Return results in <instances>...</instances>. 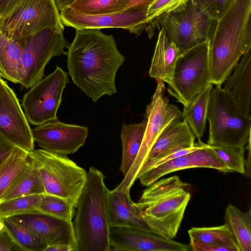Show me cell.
<instances>
[{
	"mask_svg": "<svg viewBox=\"0 0 251 251\" xmlns=\"http://www.w3.org/2000/svg\"><path fill=\"white\" fill-rule=\"evenodd\" d=\"M67 55L68 75L94 102L117 92L116 75L125 57L112 35L100 29H76Z\"/></svg>",
	"mask_w": 251,
	"mask_h": 251,
	"instance_id": "6da1fadb",
	"label": "cell"
},
{
	"mask_svg": "<svg viewBox=\"0 0 251 251\" xmlns=\"http://www.w3.org/2000/svg\"><path fill=\"white\" fill-rule=\"evenodd\" d=\"M251 0H236L215 22L207 40L210 82L222 85L251 50Z\"/></svg>",
	"mask_w": 251,
	"mask_h": 251,
	"instance_id": "7a4b0ae2",
	"label": "cell"
},
{
	"mask_svg": "<svg viewBox=\"0 0 251 251\" xmlns=\"http://www.w3.org/2000/svg\"><path fill=\"white\" fill-rule=\"evenodd\" d=\"M104 179L100 170L90 167L73 222L75 251L111 250L106 206L108 189Z\"/></svg>",
	"mask_w": 251,
	"mask_h": 251,
	"instance_id": "3957f363",
	"label": "cell"
},
{
	"mask_svg": "<svg viewBox=\"0 0 251 251\" xmlns=\"http://www.w3.org/2000/svg\"><path fill=\"white\" fill-rule=\"evenodd\" d=\"M190 198V185L174 176L148 186L136 204L144 221L153 233L173 239Z\"/></svg>",
	"mask_w": 251,
	"mask_h": 251,
	"instance_id": "277c9868",
	"label": "cell"
},
{
	"mask_svg": "<svg viewBox=\"0 0 251 251\" xmlns=\"http://www.w3.org/2000/svg\"><path fill=\"white\" fill-rule=\"evenodd\" d=\"M207 145L245 148L251 141V118L244 115L232 95L216 85L208 101Z\"/></svg>",
	"mask_w": 251,
	"mask_h": 251,
	"instance_id": "5b68a950",
	"label": "cell"
},
{
	"mask_svg": "<svg viewBox=\"0 0 251 251\" xmlns=\"http://www.w3.org/2000/svg\"><path fill=\"white\" fill-rule=\"evenodd\" d=\"M28 155L39 173L45 194L64 198L75 208L87 180L85 170L67 155L43 149H34Z\"/></svg>",
	"mask_w": 251,
	"mask_h": 251,
	"instance_id": "8992f818",
	"label": "cell"
},
{
	"mask_svg": "<svg viewBox=\"0 0 251 251\" xmlns=\"http://www.w3.org/2000/svg\"><path fill=\"white\" fill-rule=\"evenodd\" d=\"M164 82L157 81V86L144 115L147 125L143 140L138 154L129 171L124 176L118 190L129 191L151 148L167 129L180 121L182 112L175 105L170 103L165 95Z\"/></svg>",
	"mask_w": 251,
	"mask_h": 251,
	"instance_id": "52a82bcc",
	"label": "cell"
},
{
	"mask_svg": "<svg viewBox=\"0 0 251 251\" xmlns=\"http://www.w3.org/2000/svg\"><path fill=\"white\" fill-rule=\"evenodd\" d=\"M54 27L64 29L53 0H22L0 17V32L12 39L24 40Z\"/></svg>",
	"mask_w": 251,
	"mask_h": 251,
	"instance_id": "ba28073f",
	"label": "cell"
},
{
	"mask_svg": "<svg viewBox=\"0 0 251 251\" xmlns=\"http://www.w3.org/2000/svg\"><path fill=\"white\" fill-rule=\"evenodd\" d=\"M210 83L207 41L180 55L167 90L185 106Z\"/></svg>",
	"mask_w": 251,
	"mask_h": 251,
	"instance_id": "9c48e42d",
	"label": "cell"
},
{
	"mask_svg": "<svg viewBox=\"0 0 251 251\" xmlns=\"http://www.w3.org/2000/svg\"><path fill=\"white\" fill-rule=\"evenodd\" d=\"M64 29L47 28L24 39L21 61L19 83L28 88L40 81L50 60L54 56L67 55Z\"/></svg>",
	"mask_w": 251,
	"mask_h": 251,
	"instance_id": "30bf717a",
	"label": "cell"
},
{
	"mask_svg": "<svg viewBox=\"0 0 251 251\" xmlns=\"http://www.w3.org/2000/svg\"><path fill=\"white\" fill-rule=\"evenodd\" d=\"M215 22L192 0H189L182 6L164 17L157 28H163L169 40L182 53L207 41Z\"/></svg>",
	"mask_w": 251,
	"mask_h": 251,
	"instance_id": "8fae6325",
	"label": "cell"
},
{
	"mask_svg": "<svg viewBox=\"0 0 251 251\" xmlns=\"http://www.w3.org/2000/svg\"><path fill=\"white\" fill-rule=\"evenodd\" d=\"M69 82L68 74L57 66L53 73L30 87L22 101L28 122L39 126L57 119L63 92Z\"/></svg>",
	"mask_w": 251,
	"mask_h": 251,
	"instance_id": "7c38bea8",
	"label": "cell"
},
{
	"mask_svg": "<svg viewBox=\"0 0 251 251\" xmlns=\"http://www.w3.org/2000/svg\"><path fill=\"white\" fill-rule=\"evenodd\" d=\"M148 7H129L118 12L100 15L83 14L67 8L60 12V18L63 25L76 29L124 28L139 36L146 27Z\"/></svg>",
	"mask_w": 251,
	"mask_h": 251,
	"instance_id": "4fadbf2b",
	"label": "cell"
},
{
	"mask_svg": "<svg viewBox=\"0 0 251 251\" xmlns=\"http://www.w3.org/2000/svg\"><path fill=\"white\" fill-rule=\"evenodd\" d=\"M0 133L15 146L29 152L34 141L25 114L13 90L0 77Z\"/></svg>",
	"mask_w": 251,
	"mask_h": 251,
	"instance_id": "5bb4252c",
	"label": "cell"
},
{
	"mask_svg": "<svg viewBox=\"0 0 251 251\" xmlns=\"http://www.w3.org/2000/svg\"><path fill=\"white\" fill-rule=\"evenodd\" d=\"M33 139L42 149L63 155L76 152L85 143L87 127L51 120L31 129Z\"/></svg>",
	"mask_w": 251,
	"mask_h": 251,
	"instance_id": "9a60e30c",
	"label": "cell"
},
{
	"mask_svg": "<svg viewBox=\"0 0 251 251\" xmlns=\"http://www.w3.org/2000/svg\"><path fill=\"white\" fill-rule=\"evenodd\" d=\"M195 168H211L225 173L231 172L212 148L202 142L200 148L153 167L138 178L143 186H148L167 174Z\"/></svg>",
	"mask_w": 251,
	"mask_h": 251,
	"instance_id": "2e32d148",
	"label": "cell"
},
{
	"mask_svg": "<svg viewBox=\"0 0 251 251\" xmlns=\"http://www.w3.org/2000/svg\"><path fill=\"white\" fill-rule=\"evenodd\" d=\"M111 248L115 251H188L189 245L138 229L110 228Z\"/></svg>",
	"mask_w": 251,
	"mask_h": 251,
	"instance_id": "e0dca14e",
	"label": "cell"
},
{
	"mask_svg": "<svg viewBox=\"0 0 251 251\" xmlns=\"http://www.w3.org/2000/svg\"><path fill=\"white\" fill-rule=\"evenodd\" d=\"M7 219L25 227L48 245H68L75 251L73 222L46 214L33 213L15 215Z\"/></svg>",
	"mask_w": 251,
	"mask_h": 251,
	"instance_id": "ac0fdd59",
	"label": "cell"
},
{
	"mask_svg": "<svg viewBox=\"0 0 251 251\" xmlns=\"http://www.w3.org/2000/svg\"><path fill=\"white\" fill-rule=\"evenodd\" d=\"M195 138L184 119L170 126L160 135L153 144L139 170L137 179L151 168L160 159L178 150L193 147Z\"/></svg>",
	"mask_w": 251,
	"mask_h": 251,
	"instance_id": "d6986e66",
	"label": "cell"
},
{
	"mask_svg": "<svg viewBox=\"0 0 251 251\" xmlns=\"http://www.w3.org/2000/svg\"><path fill=\"white\" fill-rule=\"evenodd\" d=\"M106 206L110 228L130 227L153 233L144 221L136 203L131 200L129 191L108 189Z\"/></svg>",
	"mask_w": 251,
	"mask_h": 251,
	"instance_id": "ffe728a7",
	"label": "cell"
},
{
	"mask_svg": "<svg viewBox=\"0 0 251 251\" xmlns=\"http://www.w3.org/2000/svg\"><path fill=\"white\" fill-rule=\"evenodd\" d=\"M224 82L223 89L232 95L243 113L251 118V50L243 55Z\"/></svg>",
	"mask_w": 251,
	"mask_h": 251,
	"instance_id": "44dd1931",
	"label": "cell"
},
{
	"mask_svg": "<svg viewBox=\"0 0 251 251\" xmlns=\"http://www.w3.org/2000/svg\"><path fill=\"white\" fill-rule=\"evenodd\" d=\"M176 45L170 42L163 28L159 29L149 75L167 84L171 81L176 61L181 54Z\"/></svg>",
	"mask_w": 251,
	"mask_h": 251,
	"instance_id": "7402d4cb",
	"label": "cell"
},
{
	"mask_svg": "<svg viewBox=\"0 0 251 251\" xmlns=\"http://www.w3.org/2000/svg\"><path fill=\"white\" fill-rule=\"evenodd\" d=\"M24 42L10 39L0 32V74L15 83L20 82Z\"/></svg>",
	"mask_w": 251,
	"mask_h": 251,
	"instance_id": "603a6c76",
	"label": "cell"
},
{
	"mask_svg": "<svg viewBox=\"0 0 251 251\" xmlns=\"http://www.w3.org/2000/svg\"><path fill=\"white\" fill-rule=\"evenodd\" d=\"M147 125L145 119L138 124H123L121 133L122 158L120 171L125 176L132 165L140 149Z\"/></svg>",
	"mask_w": 251,
	"mask_h": 251,
	"instance_id": "cb8c5ba5",
	"label": "cell"
},
{
	"mask_svg": "<svg viewBox=\"0 0 251 251\" xmlns=\"http://www.w3.org/2000/svg\"><path fill=\"white\" fill-rule=\"evenodd\" d=\"M43 194L45 192L42 180L37 168L29 159L27 165L15 177L0 201Z\"/></svg>",
	"mask_w": 251,
	"mask_h": 251,
	"instance_id": "d4e9b609",
	"label": "cell"
},
{
	"mask_svg": "<svg viewBox=\"0 0 251 251\" xmlns=\"http://www.w3.org/2000/svg\"><path fill=\"white\" fill-rule=\"evenodd\" d=\"M213 84H209L184 106L182 118L185 120L196 138L200 139L205 130L207 108Z\"/></svg>",
	"mask_w": 251,
	"mask_h": 251,
	"instance_id": "484cf974",
	"label": "cell"
},
{
	"mask_svg": "<svg viewBox=\"0 0 251 251\" xmlns=\"http://www.w3.org/2000/svg\"><path fill=\"white\" fill-rule=\"evenodd\" d=\"M225 221L229 226L240 251H251V210L243 212L229 204L226 208Z\"/></svg>",
	"mask_w": 251,
	"mask_h": 251,
	"instance_id": "4316f807",
	"label": "cell"
},
{
	"mask_svg": "<svg viewBox=\"0 0 251 251\" xmlns=\"http://www.w3.org/2000/svg\"><path fill=\"white\" fill-rule=\"evenodd\" d=\"M188 233L190 238H195L213 245L229 247L235 251H240L231 230L226 223L217 226L192 227Z\"/></svg>",
	"mask_w": 251,
	"mask_h": 251,
	"instance_id": "83f0119b",
	"label": "cell"
},
{
	"mask_svg": "<svg viewBox=\"0 0 251 251\" xmlns=\"http://www.w3.org/2000/svg\"><path fill=\"white\" fill-rule=\"evenodd\" d=\"M29 161L28 152L17 147L12 153L0 163V201L18 175Z\"/></svg>",
	"mask_w": 251,
	"mask_h": 251,
	"instance_id": "f1b7e54d",
	"label": "cell"
},
{
	"mask_svg": "<svg viewBox=\"0 0 251 251\" xmlns=\"http://www.w3.org/2000/svg\"><path fill=\"white\" fill-rule=\"evenodd\" d=\"M1 219L5 228L22 251H45L48 245L37 235L7 218Z\"/></svg>",
	"mask_w": 251,
	"mask_h": 251,
	"instance_id": "f546056e",
	"label": "cell"
},
{
	"mask_svg": "<svg viewBox=\"0 0 251 251\" xmlns=\"http://www.w3.org/2000/svg\"><path fill=\"white\" fill-rule=\"evenodd\" d=\"M129 0H75L68 7L88 15H100L121 11L129 7Z\"/></svg>",
	"mask_w": 251,
	"mask_h": 251,
	"instance_id": "4dcf8cb0",
	"label": "cell"
},
{
	"mask_svg": "<svg viewBox=\"0 0 251 251\" xmlns=\"http://www.w3.org/2000/svg\"><path fill=\"white\" fill-rule=\"evenodd\" d=\"M75 209V208L66 199L55 195L43 194L35 213L73 222Z\"/></svg>",
	"mask_w": 251,
	"mask_h": 251,
	"instance_id": "1f68e13d",
	"label": "cell"
},
{
	"mask_svg": "<svg viewBox=\"0 0 251 251\" xmlns=\"http://www.w3.org/2000/svg\"><path fill=\"white\" fill-rule=\"evenodd\" d=\"M189 0H155L148 7L147 23L145 30L151 38L160 21L169 13L178 9Z\"/></svg>",
	"mask_w": 251,
	"mask_h": 251,
	"instance_id": "d6a6232c",
	"label": "cell"
},
{
	"mask_svg": "<svg viewBox=\"0 0 251 251\" xmlns=\"http://www.w3.org/2000/svg\"><path fill=\"white\" fill-rule=\"evenodd\" d=\"M43 194H37L0 201V218L36 212Z\"/></svg>",
	"mask_w": 251,
	"mask_h": 251,
	"instance_id": "836d02e7",
	"label": "cell"
},
{
	"mask_svg": "<svg viewBox=\"0 0 251 251\" xmlns=\"http://www.w3.org/2000/svg\"><path fill=\"white\" fill-rule=\"evenodd\" d=\"M210 146L231 172H236L243 175L245 174V148L234 146Z\"/></svg>",
	"mask_w": 251,
	"mask_h": 251,
	"instance_id": "e575fe53",
	"label": "cell"
},
{
	"mask_svg": "<svg viewBox=\"0 0 251 251\" xmlns=\"http://www.w3.org/2000/svg\"><path fill=\"white\" fill-rule=\"evenodd\" d=\"M213 21L222 17L236 0H192Z\"/></svg>",
	"mask_w": 251,
	"mask_h": 251,
	"instance_id": "d590c367",
	"label": "cell"
},
{
	"mask_svg": "<svg viewBox=\"0 0 251 251\" xmlns=\"http://www.w3.org/2000/svg\"><path fill=\"white\" fill-rule=\"evenodd\" d=\"M22 251L5 228L0 218V251Z\"/></svg>",
	"mask_w": 251,
	"mask_h": 251,
	"instance_id": "8d00e7d4",
	"label": "cell"
},
{
	"mask_svg": "<svg viewBox=\"0 0 251 251\" xmlns=\"http://www.w3.org/2000/svg\"><path fill=\"white\" fill-rule=\"evenodd\" d=\"M189 246L194 251H235L229 247L208 244L193 238H190Z\"/></svg>",
	"mask_w": 251,
	"mask_h": 251,
	"instance_id": "74e56055",
	"label": "cell"
},
{
	"mask_svg": "<svg viewBox=\"0 0 251 251\" xmlns=\"http://www.w3.org/2000/svg\"><path fill=\"white\" fill-rule=\"evenodd\" d=\"M17 147L0 133V163L7 158Z\"/></svg>",
	"mask_w": 251,
	"mask_h": 251,
	"instance_id": "f35d334b",
	"label": "cell"
},
{
	"mask_svg": "<svg viewBox=\"0 0 251 251\" xmlns=\"http://www.w3.org/2000/svg\"><path fill=\"white\" fill-rule=\"evenodd\" d=\"M22 0H0V17Z\"/></svg>",
	"mask_w": 251,
	"mask_h": 251,
	"instance_id": "ab89813d",
	"label": "cell"
},
{
	"mask_svg": "<svg viewBox=\"0 0 251 251\" xmlns=\"http://www.w3.org/2000/svg\"><path fill=\"white\" fill-rule=\"evenodd\" d=\"M45 251H75V250L70 245L57 244L48 246Z\"/></svg>",
	"mask_w": 251,
	"mask_h": 251,
	"instance_id": "60d3db41",
	"label": "cell"
},
{
	"mask_svg": "<svg viewBox=\"0 0 251 251\" xmlns=\"http://www.w3.org/2000/svg\"><path fill=\"white\" fill-rule=\"evenodd\" d=\"M59 12L68 7L75 0H53Z\"/></svg>",
	"mask_w": 251,
	"mask_h": 251,
	"instance_id": "b9f144b4",
	"label": "cell"
},
{
	"mask_svg": "<svg viewBox=\"0 0 251 251\" xmlns=\"http://www.w3.org/2000/svg\"><path fill=\"white\" fill-rule=\"evenodd\" d=\"M155 0H129V7L149 6Z\"/></svg>",
	"mask_w": 251,
	"mask_h": 251,
	"instance_id": "7bdbcfd3",
	"label": "cell"
},
{
	"mask_svg": "<svg viewBox=\"0 0 251 251\" xmlns=\"http://www.w3.org/2000/svg\"><path fill=\"white\" fill-rule=\"evenodd\" d=\"M0 77H1L0 74Z\"/></svg>",
	"mask_w": 251,
	"mask_h": 251,
	"instance_id": "ee69618b",
	"label": "cell"
},
{
	"mask_svg": "<svg viewBox=\"0 0 251 251\" xmlns=\"http://www.w3.org/2000/svg\"></svg>",
	"mask_w": 251,
	"mask_h": 251,
	"instance_id": "f6af8a7d",
	"label": "cell"
}]
</instances>
